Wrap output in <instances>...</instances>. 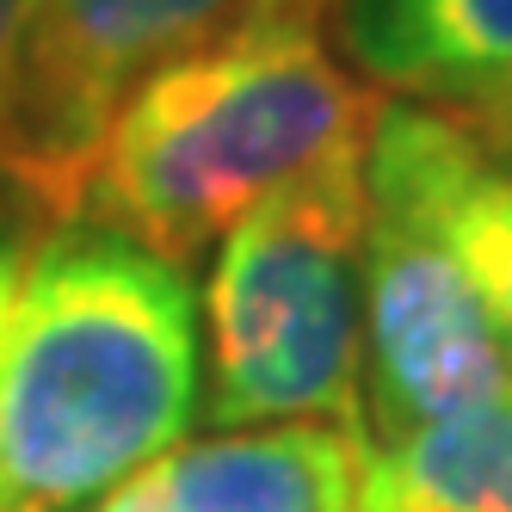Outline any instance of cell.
Listing matches in <instances>:
<instances>
[{
    "mask_svg": "<svg viewBox=\"0 0 512 512\" xmlns=\"http://www.w3.org/2000/svg\"><path fill=\"white\" fill-rule=\"evenodd\" d=\"M445 235L488 309V327L512 364V173L482 155L445 198Z\"/></svg>",
    "mask_w": 512,
    "mask_h": 512,
    "instance_id": "9",
    "label": "cell"
},
{
    "mask_svg": "<svg viewBox=\"0 0 512 512\" xmlns=\"http://www.w3.org/2000/svg\"><path fill=\"white\" fill-rule=\"evenodd\" d=\"M346 512H512V389L364 445Z\"/></svg>",
    "mask_w": 512,
    "mask_h": 512,
    "instance_id": "8",
    "label": "cell"
},
{
    "mask_svg": "<svg viewBox=\"0 0 512 512\" xmlns=\"http://www.w3.org/2000/svg\"><path fill=\"white\" fill-rule=\"evenodd\" d=\"M204 414L241 426L327 420L364 432V149L297 173L216 241Z\"/></svg>",
    "mask_w": 512,
    "mask_h": 512,
    "instance_id": "3",
    "label": "cell"
},
{
    "mask_svg": "<svg viewBox=\"0 0 512 512\" xmlns=\"http://www.w3.org/2000/svg\"><path fill=\"white\" fill-rule=\"evenodd\" d=\"M303 7H315V13L327 19V13H334V7H340V0H303Z\"/></svg>",
    "mask_w": 512,
    "mask_h": 512,
    "instance_id": "13",
    "label": "cell"
},
{
    "mask_svg": "<svg viewBox=\"0 0 512 512\" xmlns=\"http://www.w3.org/2000/svg\"><path fill=\"white\" fill-rule=\"evenodd\" d=\"M377 112V93L327 56L315 7L253 0L223 38L167 62L118 105L75 223L186 272L278 186L364 149Z\"/></svg>",
    "mask_w": 512,
    "mask_h": 512,
    "instance_id": "2",
    "label": "cell"
},
{
    "mask_svg": "<svg viewBox=\"0 0 512 512\" xmlns=\"http://www.w3.org/2000/svg\"><path fill=\"white\" fill-rule=\"evenodd\" d=\"M192 420L186 272L93 223L44 235L0 327V512H93Z\"/></svg>",
    "mask_w": 512,
    "mask_h": 512,
    "instance_id": "1",
    "label": "cell"
},
{
    "mask_svg": "<svg viewBox=\"0 0 512 512\" xmlns=\"http://www.w3.org/2000/svg\"><path fill=\"white\" fill-rule=\"evenodd\" d=\"M253 0H31L19 105H13V192L75 223L87 167L118 105L192 56Z\"/></svg>",
    "mask_w": 512,
    "mask_h": 512,
    "instance_id": "5",
    "label": "cell"
},
{
    "mask_svg": "<svg viewBox=\"0 0 512 512\" xmlns=\"http://www.w3.org/2000/svg\"><path fill=\"white\" fill-rule=\"evenodd\" d=\"M488 149L432 105H383L364 142V438L512 389V364L445 235L451 186Z\"/></svg>",
    "mask_w": 512,
    "mask_h": 512,
    "instance_id": "4",
    "label": "cell"
},
{
    "mask_svg": "<svg viewBox=\"0 0 512 512\" xmlns=\"http://www.w3.org/2000/svg\"><path fill=\"white\" fill-rule=\"evenodd\" d=\"M371 438L327 420L241 426L173 445L93 512H346Z\"/></svg>",
    "mask_w": 512,
    "mask_h": 512,
    "instance_id": "6",
    "label": "cell"
},
{
    "mask_svg": "<svg viewBox=\"0 0 512 512\" xmlns=\"http://www.w3.org/2000/svg\"><path fill=\"white\" fill-rule=\"evenodd\" d=\"M25 253L31 241L13 235V229H0V327H7V309H13V290H19V272H25Z\"/></svg>",
    "mask_w": 512,
    "mask_h": 512,
    "instance_id": "12",
    "label": "cell"
},
{
    "mask_svg": "<svg viewBox=\"0 0 512 512\" xmlns=\"http://www.w3.org/2000/svg\"><path fill=\"white\" fill-rule=\"evenodd\" d=\"M25 13L31 0H0V186H13V105H19Z\"/></svg>",
    "mask_w": 512,
    "mask_h": 512,
    "instance_id": "10",
    "label": "cell"
},
{
    "mask_svg": "<svg viewBox=\"0 0 512 512\" xmlns=\"http://www.w3.org/2000/svg\"><path fill=\"white\" fill-rule=\"evenodd\" d=\"M346 56L377 87L469 118L512 93V0H340Z\"/></svg>",
    "mask_w": 512,
    "mask_h": 512,
    "instance_id": "7",
    "label": "cell"
},
{
    "mask_svg": "<svg viewBox=\"0 0 512 512\" xmlns=\"http://www.w3.org/2000/svg\"><path fill=\"white\" fill-rule=\"evenodd\" d=\"M463 124H469V130H475V142H482L494 161H506V173H512V93H506V99H494V105H482V112H469Z\"/></svg>",
    "mask_w": 512,
    "mask_h": 512,
    "instance_id": "11",
    "label": "cell"
}]
</instances>
